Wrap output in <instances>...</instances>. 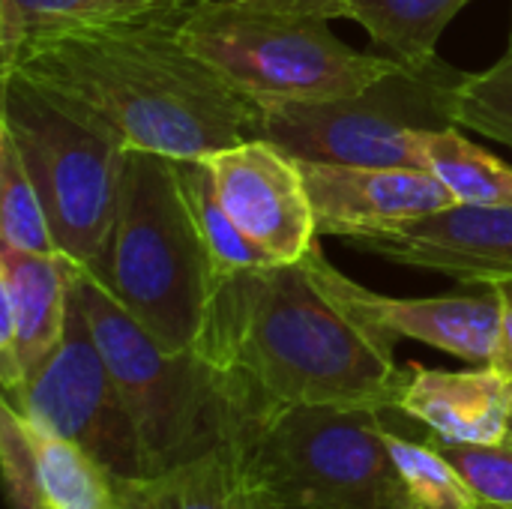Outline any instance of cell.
Returning a JSON list of instances; mask_svg holds the SVG:
<instances>
[{"mask_svg":"<svg viewBox=\"0 0 512 509\" xmlns=\"http://www.w3.org/2000/svg\"><path fill=\"white\" fill-rule=\"evenodd\" d=\"M183 12L36 36L9 72L84 105L129 150L207 159L258 138V102L237 93L183 42Z\"/></svg>","mask_w":512,"mask_h":509,"instance_id":"6da1fadb","label":"cell"},{"mask_svg":"<svg viewBox=\"0 0 512 509\" xmlns=\"http://www.w3.org/2000/svg\"><path fill=\"white\" fill-rule=\"evenodd\" d=\"M321 255L315 243L300 261L219 279L195 351L246 375L273 405L396 411V342L333 294Z\"/></svg>","mask_w":512,"mask_h":509,"instance_id":"7a4b0ae2","label":"cell"},{"mask_svg":"<svg viewBox=\"0 0 512 509\" xmlns=\"http://www.w3.org/2000/svg\"><path fill=\"white\" fill-rule=\"evenodd\" d=\"M72 288L135 420L144 477L216 450L246 447L273 408L246 375L195 348H165L75 261Z\"/></svg>","mask_w":512,"mask_h":509,"instance_id":"3957f363","label":"cell"},{"mask_svg":"<svg viewBox=\"0 0 512 509\" xmlns=\"http://www.w3.org/2000/svg\"><path fill=\"white\" fill-rule=\"evenodd\" d=\"M93 279L165 348H198L219 276L180 159L126 153L114 228Z\"/></svg>","mask_w":512,"mask_h":509,"instance_id":"277c9868","label":"cell"},{"mask_svg":"<svg viewBox=\"0 0 512 509\" xmlns=\"http://www.w3.org/2000/svg\"><path fill=\"white\" fill-rule=\"evenodd\" d=\"M333 18L345 0H195L177 30L246 99L312 102L357 93L396 63L342 42Z\"/></svg>","mask_w":512,"mask_h":509,"instance_id":"5b68a950","label":"cell"},{"mask_svg":"<svg viewBox=\"0 0 512 509\" xmlns=\"http://www.w3.org/2000/svg\"><path fill=\"white\" fill-rule=\"evenodd\" d=\"M0 84V129L24 159L57 252L96 273L114 228L126 141L84 105L21 72H3Z\"/></svg>","mask_w":512,"mask_h":509,"instance_id":"8992f818","label":"cell"},{"mask_svg":"<svg viewBox=\"0 0 512 509\" xmlns=\"http://www.w3.org/2000/svg\"><path fill=\"white\" fill-rule=\"evenodd\" d=\"M387 408L273 405L240 450L267 509H411Z\"/></svg>","mask_w":512,"mask_h":509,"instance_id":"52a82bcc","label":"cell"},{"mask_svg":"<svg viewBox=\"0 0 512 509\" xmlns=\"http://www.w3.org/2000/svg\"><path fill=\"white\" fill-rule=\"evenodd\" d=\"M465 72L441 57L426 66L393 63L375 84L312 102H258V138L297 162L423 168L417 132L456 126L453 96Z\"/></svg>","mask_w":512,"mask_h":509,"instance_id":"ba28073f","label":"cell"},{"mask_svg":"<svg viewBox=\"0 0 512 509\" xmlns=\"http://www.w3.org/2000/svg\"><path fill=\"white\" fill-rule=\"evenodd\" d=\"M3 399L36 429L90 453L111 477H144L135 420L90 333L75 288L57 351L18 390L3 393Z\"/></svg>","mask_w":512,"mask_h":509,"instance_id":"9c48e42d","label":"cell"},{"mask_svg":"<svg viewBox=\"0 0 512 509\" xmlns=\"http://www.w3.org/2000/svg\"><path fill=\"white\" fill-rule=\"evenodd\" d=\"M231 222L276 264L300 261L318 243L303 165L267 138H246L204 159Z\"/></svg>","mask_w":512,"mask_h":509,"instance_id":"30bf717a","label":"cell"},{"mask_svg":"<svg viewBox=\"0 0 512 509\" xmlns=\"http://www.w3.org/2000/svg\"><path fill=\"white\" fill-rule=\"evenodd\" d=\"M321 273L333 294L390 342L411 339L471 366H495L501 348V294L495 285H483L480 294L387 297L336 270L327 255H321Z\"/></svg>","mask_w":512,"mask_h":509,"instance_id":"8fae6325","label":"cell"},{"mask_svg":"<svg viewBox=\"0 0 512 509\" xmlns=\"http://www.w3.org/2000/svg\"><path fill=\"white\" fill-rule=\"evenodd\" d=\"M300 165L318 234H336L345 240L387 234L456 204L447 186L426 168Z\"/></svg>","mask_w":512,"mask_h":509,"instance_id":"7c38bea8","label":"cell"},{"mask_svg":"<svg viewBox=\"0 0 512 509\" xmlns=\"http://www.w3.org/2000/svg\"><path fill=\"white\" fill-rule=\"evenodd\" d=\"M351 249L399 267L450 276L462 285L512 279V207L453 204L408 228L348 240Z\"/></svg>","mask_w":512,"mask_h":509,"instance_id":"4fadbf2b","label":"cell"},{"mask_svg":"<svg viewBox=\"0 0 512 509\" xmlns=\"http://www.w3.org/2000/svg\"><path fill=\"white\" fill-rule=\"evenodd\" d=\"M0 384L18 390L57 351L72 303V261L0 249Z\"/></svg>","mask_w":512,"mask_h":509,"instance_id":"5bb4252c","label":"cell"},{"mask_svg":"<svg viewBox=\"0 0 512 509\" xmlns=\"http://www.w3.org/2000/svg\"><path fill=\"white\" fill-rule=\"evenodd\" d=\"M396 414L429 435L456 444H498L510 438V375L498 366L426 369L402 366Z\"/></svg>","mask_w":512,"mask_h":509,"instance_id":"9a60e30c","label":"cell"},{"mask_svg":"<svg viewBox=\"0 0 512 509\" xmlns=\"http://www.w3.org/2000/svg\"><path fill=\"white\" fill-rule=\"evenodd\" d=\"M117 509H267L240 447L216 450L162 474L114 477Z\"/></svg>","mask_w":512,"mask_h":509,"instance_id":"2e32d148","label":"cell"},{"mask_svg":"<svg viewBox=\"0 0 512 509\" xmlns=\"http://www.w3.org/2000/svg\"><path fill=\"white\" fill-rule=\"evenodd\" d=\"M471 0H345V18L366 27L381 54L426 66L438 60V39Z\"/></svg>","mask_w":512,"mask_h":509,"instance_id":"e0dca14e","label":"cell"},{"mask_svg":"<svg viewBox=\"0 0 512 509\" xmlns=\"http://www.w3.org/2000/svg\"><path fill=\"white\" fill-rule=\"evenodd\" d=\"M423 168L432 171L456 204L512 207V165L474 144L462 126L417 132Z\"/></svg>","mask_w":512,"mask_h":509,"instance_id":"ac0fdd59","label":"cell"},{"mask_svg":"<svg viewBox=\"0 0 512 509\" xmlns=\"http://www.w3.org/2000/svg\"><path fill=\"white\" fill-rule=\"evenodd\" d=\"M180 171H183V183L192 201V210L198 216V225L204 231L213 267L219 279L246 273V270H264V267H276V261L261 252L225 213L210 168L204 159H180Z\"/></svg>","mask_w":512,"mask_h":509,"instance_id":"d6986e66","label":"cell"},{"mask_svg":"<svg viewBox=\"0 0 512 509\" xmlns=\"http://www.w3.org/2000/svg\"><path fill=\"white\" fill-rule=\"evenodd\" d=\"M30 27V39L96 30L183 12L192 0H9Z\"/></svg>","mask_w":512,"mask_h":509,"instance_id":"ffe728a7","label":"cell"},{"mask_svg":"<svg viewBox=\"0 0 512 509\" xmlns=\"http://www.w3.org/2000/svg\"><path fill=\"white\" fill-rule=\"evenodd\" d=\"M390 453L399 468V480L405 486L411 509H477L480 498L462 480V474L441 456V450L429 441L408 438L390 429Z\"/></svg>","mask_w":512,"mask_h":509,"instance_id":"44dd1931","label":"cell"},{"mask_svg":"<svg viewBox=\"0 0 512 509\" xmlns=\"http://www.w3.org/2000/svg\"><path fill=\"white\" fill-rule=\"evenodd\" d=\"M0 243L39 255L57 252L42 198L24 168V159L12 135L3 129H0Z\"/></svg>","mask_w":512,"mask_h":509,"instance_id":"7402d4cb","label":"cell"},{"mask_svg":"<svg viewBox=\"0 0 512 509\" xmlns=\"http://www.w3.org/2000/svg\"><path fill=\"white\" fill-rule=\"evenodd\" d=\"M456 126L512 147V48L483 72H465L453 96Z\"/></svg>","mask_w":512,"mask_h":509,"instance_id":"603a6c76","label":"cell"},{"mask_svg":"<svg viewBox=\"0 0 512 509\" xmlns=\"http://www.w3.org/2000/svg\"><path fill=\"white\" fill-rule=\"evenodd\" d=\"M429 441L462 474L480 501L512 507V438L498 444H456L429 435Z\"/></svg>","mask_w":512,"mask_h":509,"instance_id":"cb8c5ba5","label":"cell"},{"mask_svg":"<svg viewBox=\"0 0 512 509\" xmlns=\"http://www.w3.org/2000/svg\"><path fill=\"white\" fill-rule=\"evenodd\" d=\"M0 468L9 509L39 507V465L30 423L3 399L0 402Z\"/></svg>","mask_w":512,"mask_h":509,"instance_id":"d4e9b609","label":"cell"},{"mask_svg":"<svg viewBox=\"0 0 512 509\" xmlns=\"http://www.w3.org/2000/svg\"><path fill=\"white\" fill-rule=\"evenodd\" d=\"M495 288L501 294V348L495 366L512 375V279L495 282Z\"/></svg>","mask_w":512,"mask_h":509,"instance_id":"484cf974","label":"cell"},{"mask_svg":"<svg viewBox=\"0 0 512 509\" xmlns=\"http://www.w3.org/2000/svg\"><path fill=\"white\" fill-rule=\"evenodd\" d=\"M477 509H512V507H501V504H486V501H480V507Z\"/></svg>","mask_w":512,"mask_h":509,"instance_id":"4316f807","label":"cell"},{"mask_svg":"<svg viewBox=\"0 0 512 509\" xmlns=\"http://www.w3.org/2000/svg\"><path fill=\"white\" fill-rule=\"evenodd\" d=\"M510 438H512V375H510Z\"/></svg>","mask_w":512,"mask_h":509,"instance_id":"83f0119b","label":"cell"},{"mask_svg":"<svg viewBox=\"0 0 512 509\" xmlns=\"http://www.w3.org/2000/svg\"><path fill=\"white\" fill-rule=\"evenodd\" d=\"M510 48H512V27H510Z\"/></svg>","mask_w":512,"mask_h":509,"instance_id":"f1b7e54d","label":"cell"}]
</instances>
